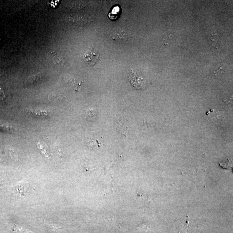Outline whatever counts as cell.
Returning <instances> with one entry per match:
<instances>
[{
	"label": "cell",
	"instance_id": "obj_4",
	"mask_svg": "<svg viewBox=\"0 0 233 233\" xmlns=\"http://www.w3.org/2000/svg\"><path fill=\"white\" fill-rule=\"evenodd\" d=\"M121 9L119 6H115L109 13V17L111 20H115L120 14Z\"/></svg>",
	"mask_w": 233,
	"mask_h": 233
},
{
	"label": "cell",
	"instance_id": "obj_3",
	"mask_svg": "<svg viewBox=\"0 0 233 233\" xmlns=\"http://www.w3.org/2000/svg\"><path fill=\"white\" fill-rule=\"evenodd\" d=\"M129 79L131 81L132 84L135 87L137 88H141L142 84L144 83L143 78L141 77H139L135 74H132L129 75Z\"/></svg>",
	"mask_w": 233,
	"mask_h": 233
},
{
	"label": "cell",
	"instance_id": "obj_5",
	"mask_svg": "<svg viewBox=\"0 0 233 233\" xmlns=\"http://www.w3.org/2000/svg\"><path fill=\"white\" fill-rule=\"evenodd\" d=\"M31 112L33 114L36 115V116H47L50 114V112L46 110H42L38 109H32L31 110Z\"/></svg>",
	"mask_w": 233,
	"mask_h": 233
},
{
	"label": "cell",
	"instance_id": "obj_2",
	"mask_svg": "<svg viewBox=\"0 0 233 233\" xmlns=\"http://www.w3.org/2000/svg\"><path fill=\"white\" fill-rule=\"evenodd\" d=\"M109 38L114 42L119 43H124L128 39L127 34L123 30H112L109 33Z\"/></svg>",
	"mask_w": 233,
	"mask_h": 233
},
{
	"label": "cell",
	"instance_id": "obj_1",
	"mask_svg": "<svg viewBox=\"0 0 233 233\" xmlns=\"http://www.w3.org/2000/svg\"><path fill=\"white\" fill-rule=\"evenodd\" d=\"M99 54L94 49H89L86 51L84 55L85 62L90 66H93L99 61Z\"/></svg>",
	"mask_w": 233,
	"mask_h": 233
},
{
	"label": "cell",
	"instance_id": "obj_6",
	"mask_svg": "<svg viewBox=\"0 0 233 233\" xmlns=\"http://www.w3.org/2000/svg\"><path fill=\"white\" fill-rule=\"evenodd\" d=\"M228 160H228V161L225 162L219 163V165L224 169H228L230 171H232V166H231V165L230 164L229 161H228Z\"/></svg>",
	"mask_w": 233,
	"mask_h": 233
}]
</instances>
